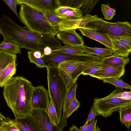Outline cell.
I'll return each instance as SVG.
<instances>
[{
    "mask_svg": "<svg viewBox=\"0 0 131 131\" xmlns=\"http://www.w3.org/2000/svg\"><path fill=\"white\" fill-rule=\"evenodd\" d=\"M102 65L104 67L103 70L90 76L102 80L107 78H120L124 74L125 66L116 67L103 64Z\"/></svg>",
    "mask_w": 131,
    "mask_h": 131,
    "instance_id": "cell-12",
    "label": "cell"
},
{
    "mask_svg": "<svg viewBox=\"0 0 131 131\" xmlns=\"http://www.w3.org/2000/svg\"><path fill=\"white\" fill-rule=\"evenodd\" d=\"M16 55L11 54L0 50V77L3 70L9 63L16 61Z\"/></svg>",
    "mask_w": 131,
    "mask_h": 131,
    "instance_id": "cell-22",
    "label": "cell"
},
{
    "mask_svg": "<svg viewBox=\"0 0 131 131\" xmlns=\"http://www.w3.org/2000/svg\"><path fill=\"white\" fill-rule=\"evenodd\" d=\"M104 68V67L100 60L96 64L86 69L81 74L83 75H89L90 76L103 70Z\"/></svg>",
    "mask_w": 131,
    "mask_h": 131,
    "instance_id": "cell-30",
    "label": "cell"
},
{
    "mask_svg": "<svg viewBox=\"0 0 131 131\" xmlns=\"http://www.w3.org/2000/svg\"><path fill=\"white\" fill-rule=\"evenodd\" d=\"M52 51L59 52L73 55H81L85 53L84 51L81 47H74L66 45L61 46L59 49L52 50Z\"/></svg>",
    "mask_w": 131,
    "mask_h": 131,
    "instance_id": "cell-24",
    "label": "cell"
},
{
    "mask_svg": "<svg viewBox=\"0 0 131 131\" xmlns=\"http://www.w3.org/2000/svg\"><path fill=\"white\" fill-rule=\"evenodd\" d=\"M123 88H116L112 93L102 98H95L93 105L97 111V115H101L105 118L110 116L115 112L122 107L131 105V100H124L116 97L117 94L123 92Z\"/></svg>",
    "mask_w": 131,
    "mask_h": 131,
    "instance_id": "cell-5",
    "label": "cell"
},
{
    "mask_svg": "<svg viewBox=\"0 0 131 131\" xmlns=\"http://www.w3.org/2000/svg\"><path fill=\"white\" fill-rule=\"evenodd\" d=\"M46 68L49 96L56 110L59 128L68 89L65 82L59 74L58 66L50 63Z\"/></svg>",
    "mask_w": 131,
    "mask_h": 131,
    "instance_id": "cell-2",
    "label": "cell"
},
{
    "mask_svg": "<svg viewBox=\"0 0 131 131\" xmlns=\"http://www.w3.org/2000/svg\"><path fill=\"white\" fill-rule=\"evenodd\" d=\"M34 54L35 57L37 58H41L44 55L43 52L39 51H34Z\"/></svg>",
    "mask_w": 131,
    "mask_h": 131,
    "instance_id": "cell-42",
    "label": "cell"
},
{
    "mask_svg": "<svg viewBox=\"0 0 131 131\" xmlns=\"http://www.w3.org/2000/svg\"><path fill=\"white\" fill-rule=\"evenodd\" d=\"M0 50L13 54H21L20 48L15 43L7 42L4 40L0 43Z\"/></svg>",
    "mask_w": 131,
    "mask_h": 131,
    "instance_id": "cell-23",
    "label": "cell"
},
{
    "mask_svg": "<svg viewBox=\"0 0 131 131\" xmlns=\"http://www.w3.org/2000/svg\"><path fill=\"white\" fill-rule=\"evenodd\" d=\"M94 59L89 60H71L58 65V68L59 74L65 82L68 89L73 82L77 81L83 72L97 63L96 60Z\"/></svg>",
    "mask_w": 131,
    "mask_h": 131,
    "instance_id": "cell-4",
    "label": "cell"
},
{
    "mask_svg": "<svg viewBox=\"0 0 131 131\" xmlns=\"http://www.w3.org/2000/svg\"><path fill=\"white\" fill-rule=\"evenodd\" d=\"M118 112L119 113L121 122L129 130L131 123V105L122 107Z\"/></svg>",
    "mask_w": 131,
    "mask_h": 131,
    "instance_id": "cell-21",
    "label": "cell"
},
{
    "mask_svg": "<svg viewBox=\"0 0 131 131\" xmlns=\"http://www.w3.org/2000/svg\"><path fill=\"white\" fill-rule=\"evenodd\" d=\"M19 18L17 9V0H3Z\"/></svg>",
    "mask_w": 131,
    "mask_h": 131,
    "instance_id": "cell-35",
    "label": "cell"
},
{
    "mask_svg": "<svg viewBox=\"0 0 131 131\" xmlns=\"http://www.w3.org/2000/svg\"><path fill=\"white\" fill-rule=\"evenodd\" d=\"M72 29L59 31L56 35L57 38L65 45L74 47H80L84 45L83 39L76 31Z\"/></svg>",
    "mask_w": 131,
    "mask_h": 131,
    "instance_id": "cell-11",
    "label": "cell"
},
{
    "mask_svg": "<svg viewBox=\"0 0 131 131\" xmlns=\"http://www.w3.org/2000/svg\"><path fill=\"white\" fill-rule=\"evenodd\" d=\"M101 63L103 64L116 67L125 66L128 63L129 59L128 57H123L113 54L100 58Z\"/></svg>",
    "mask_w": 131,
    "mask_h": 131,
    "instance_id": "cell-17",
    "label": "cell"
},
{
    "mask_svg": "<svg viewBox=\"0 0 131 131\" xmlns=\"http://www.w3.org/2000/svg\"><path fill=\"white\" fill-rule=\"evenodd\" d=\"M104 83H108L113 85L116 88L129 89L131 90V86L125 83L120 78H110L103 79L102 80Z\"/></svg>",
    "mask_w": 131,
    "mask_h": 131,
    "instance_id": "cell-26",
    "label": "cell"
},
{
    "mask_svg": "<svg viewBox=\"0 0 131 131\" xmlns=\"http://www.w3.org/2000/svg\"><path fill=\"white\" fill-rule=\"evenodd\" d=\"M49 97L48 91L43 85L34 87L31 101L32 110L42 109L48 113L50 102Z\"/></svg>",
    "mask_w": 131,
    "mask_h": 131,
    "instance_id": "cell-9",
    "label": "cell"
},
{
    "mask_svg": "<svg viewBox=\"0 0 131 131\" xmlns=\"http://www.w3.org/2000/svg\"><path fill=\"white\" fill-rule=\"evenodd\" d=\"M98 57L93 54L86 53L73 55L59 52L52 51L50 54L44 55L41 58L47 66L51 63L58 66L60 63L67 61L73 60H89Z\"/></svg>",
    "mask_w": 131,
    "mask_h": 131,
    "instance_id": "cell-7",
    "label": "cell"
},
{
    "mask_svg": "<svg viewBox=\"0 0 131 131\" xmlns=\"http://www.w3.org/2000/svg\"><path fill=\"white\" fill-rule=\"evenodd\" d=\"M30 115L35 121L40 131H58L51 123L48 113L40 109L32 110Z\"/></svg>",
    "mask_w": 131,
    "mask_h": 131,
    "instance_id": "cell-10",
    "label": "cell"
},
{
    "mask_svg": "<svg viewBox=\"0 0 131 131\" xmlns=\"http://www.w3.org/2000/svg\"><path fill=\"white\" fill-rule=\"evenodd\" d=\"M77 85L76 81L74 82L68 89L64 101L61 120L59 126L60 131H62L63 128L67 125L68 110L72 100L76 97V92Z\"/></svg>",
    "mask_w": 131,
    "mask_h": 131,
    "instance_id": "cell-14",
    "label": "cell"
},
{
    "mask_svg": "<svg viewBox=\"0 0 131 131\" xmlns=\"http://www.w3.org/2000/svg\"><path fill=\"white\" fill-rule=\"evenodd\" d=\"M77 29L83 35L96 41L104 45L107 48H110L113 50L111 41L107 34L100 32L84 27L78 28Z\"/></svg>",
    "mask_w": 131,
    "mask_h": 131,
    "instance_id": "cell-13",
    "label": "cell"
},
{
    "mask_svg": "<svg viewBox=\"0 0 131 131\" xmlns=\"http://www.w3.org/2000/svg\"><path fill=\"white\" fill-rule=\"evenodd\" d=\"M99 1V0H87L81 9L82 13L88 14L89 13L92 12Z\"/></svg>",
    "mask_w": 131,
    "mask_h": 131,
    "instance_id": "cell-33",
    "label": "cell"
},
{
    "mask_svg": "<svg viewBox=\"0 0 131 131\" xmlns=\"http://www.w3.org/2000/svg\"><path fill=\"white\" fill-rule=\"evenodd\" d=\"M44 12L48 21L55 29L61 21L62 18L57 15L54 11L47 10Z\"/></svg>",
    "mask_w": 131,
    "mask_h": 131,
    "instance_id": "cell-27",
    "label": "cell"
},
{
    "mask_svg": "<svg viewBox=\"0 0 131 131\" xmlns=\"http://www.w3.org/2000/svg\"><path fill=\"white\" fill-rule=\"evenodd\" d=\"M81 47L83 49L85 53L96 55L100 58H103L112 55L113 50L109 48H92L83 45Z\"/></svg>",
    "mask_w": 131,
    "mask_h": 131,
    "instance_id": "cell-19",
    "label": "cell"
},
{
    "mask_svg": "<svg viewBox=\"0 0 131 131\" xmlns=\"http://www.w3.org/2000/svg\"><path fill=\"white\" fill-rule=\"evenodd\" d=\"M39 8L44 12L49 10L54 11L60 6L58 0H35Z\"/></svg>",
    "mask_w": 131,
    "mask_h": 131,
    "instance_id": "cell-20",
    "label": "cell"
},
{
    "mask_svg": "<svg viewBox=\"0 0 131 131\" xmlns=\"http://www.w3.org/2000/svg\"><path fill=\"white\" fill-rule=\"evenodd\" d=\"M34 87L30 81L20 76L12 77L4 86L5 100L15 116H23L31 113Z\"/></svg>",
    "mask_w": 131,
    "mask_h": 131,
    "instance_id": "cell-1",
    "label": "cell"
},
{
    "mask_svg": "<svg viewBox=\"0 0 131 131\" xmlns=\"http://www.w3.org/2000/svg\"><path fill=\"white\" fill-rule=\"evenodd\" d=\"M83 27L113 36L131 35V25L128 21L110 23L98 17L85 24Z\"/></svg>",
    "mask_w": 131,
    "mask_h": 131,
    "instance_id": "cell-6",
    "label": "cell"
},
{
    "mask_svg": "<svg viewBox=\"0 0 131 131\" xmlns=\"http://www.w3.org/2000/svg\"><path fill=\"white\" fill-rule=\"evenodd\" d=\"M107 34L114 48L113 54L128 57L131 52V35L113 36Z\"/></svg>",
    "mask_w": 131,
    "mask_h": 131,
    "instance_id": "cell-8",
    "label": "cell"
},
{
    "mask_svg": "<svg viewBox=\"0 0 131 131\" xmlns=\"http://www.w3.org/2000/svg\"><path fill=\"white\" fill-rule=\"evenodd\" d=\"M19 17L21 22L31 31L54 36L57 33L47 19L44 12L21 4Z\"/></svg>",
    "mask_w": 131,
    "mask_h": 131,
    "instance_id": "cell-3",
    "label": "cell"
},
{
    "mask_svg": "<svg viewBox=\"0 0 131 131\" xmlns=\"http://www.w3.org/2000/svg\"><path fill=\"white\" fill-rule=\"evenodd\" d=\"M54 12L61 18L67 20L80 19L83 17L80 9L68 6H60Z\"/></svg>",
    "mask_w": 131,
    "mask_h": 131,
    "instance_id": "cell-15",
    "label": "cell"
},
{
    "mask_svg": "<svg viewBox=\"0 0 131 131\" xmlns=\"http://www.w3.org/2000/svg\"><path fill=\"white\" fill-rule=\"evenodd\" d=\"M97 119L95 121V119H94L90 121L88 124V127L87 131H96L98 129L96 128V124ZM98 130H99L98 129Z\"/></svg>",
    "mask_w": 131,
    "mask_h": 131,
    "instance_id": "cell-39",
    "label": "cell"
},
{
    "mask_svg": "<svg viewBox=\"0 0 131 131\" xmlns=\"http://www.w3.org/2000/svg\"><path fill=\"white\" fill-rule=\"evenodd\" d=\"M130 90L129 91H124L116 94L115 97L123 100H131Z\"/></svg>",
    "mask_w": 131,
    "mask_h": 131,
    "instance_id": "cell-37",
    "label": "cell"
},
{
    "mask_svg": "<svg viewBox=\"0 0 131 131\" xmlns=\"http://www.w3.org/2000/svg\"><path fill=\"white\" fill-rule=\"evenodd\" d=\"M69 130L70 131H79V129L75 125H73L70 128Z\"/></svg>",
    "mask_w": 131,
    "mask_h": 131,
    "instance_id": "cell-44",
    "label": "cell"
},
{
    "mask_svg": "<svg viewBox=\"0 0 131 131\" xmlns=\"http://www.w3.org/2000/svg\"><path fill=\"white\" fill-rule=\"evenodd\" d=\"M15 117L14 119L19 131H40L30 114L23 116Z\"/></svg>",
    "mask_w": 131,
    "mask_h": 131,
    "instance_id": "cell-16",
    "label": "cell"
},
{
    "mask_svg": "<svg viewBox=\"0 0 131 131\" xmlns=\"http://www.w3.org/2000/svg\"><path fill=\"white\" fill-rule=\"evenodd\" d=\"M101 11L104 16V18L106 20H111L115 15V9L110 7L108 4H102L101 5Z\"/></svg>",
    "mask_w": 131,
    "mask_h": 131,
    "instance_id": "cell-29",
    "label": "cell"
},
{
    "mask_svg": "<svg viewBox=\"0 0 131 131\" xmlns=\"http://www.w3.org/2000/svg\"><path fill=\"white\" fill-rule=\"evenodd\" d=\"M52 51V49L48 46L46 47L43 49V53L45 55H48L50 54Z\"/></svg>",
    "mask_w": 131,
    "mask_h": 131,
    "instance_id": "cell-41",
    "label": "cell"
},
{
    "mask_svg": "<svg viewBox=\"0 0 131 131\" xmlns=\"http://www.w3.org/2000/svg\"><path fill=\"white\" fill-rule=\"evenodd\" d=\"M97 111L94 105H92L90 113L86 119V122H89L92 120L95 119L97 115Z\"/></svg>",
    "mask_w": 131,
    "mask_h": 131,
    "instance_id": "cell-38",
    "label": "cell"
},
{
    "mask_svg": "<svg viewBox=\"0 0 131 131\" xmlns=\"http://www.w3.org/2000/svg\"><path fill=\"white\" fill-rule=\"evenodd\" d=\"M9 117H5L0 112V131L2 127L8 120Z\"/></svg>",
    "mask_w": 131,
    "mask_h": 131,
    "instance_id": "cell-40",
    "label": "cell"
},
{
    "mask_svg": "<svg viewBox=\"0 0 131 131\" xmlns=\"http://www.w3.org/2000/svg\"><path fill=\"white\" fill-rule=\"evenodd\" d=\"M15 61L8 64L3 70L0 77V87H3L14 75L16 71Z\"/></svg>",
    "mask_w": 131,
    "mask_h": 131,
    "instance_id": "cell-18",
    "label": "cell"
},
{
    "mask_svg": "<svg viewBox=\"0 0 131 131\" xmlns=\"http://www.w3.org/2000/svg\"><path fill=\"white\" fill-rule=\"evenodd\" d=\"M87 0H58L60 6L80 8L85 4Z\"/></svg>",
    "mask_w": 131,
    "mask_h": 131,
    "instance_id": "cell-25",
    "label": "cell"
},
{
    "mask_svg": "<svg viewBox=\"0 0 131 131\" xmlns=\"http://www.w3.org/2000/svg\"><path fill=\"white\" fill-rule=\"evenodd\" d=\"M80 106V102L74 97L72 100L68 108L67 114V118L69 117L75 111L77 110Z\"/></svg>",
    "mask_w": 131,
    "mask_h": 131,
    "instance_id": "cell-34",
    "label": "cell"
},
{
    "mask_svg": "<svg viewBox=\"0 0 131 131\" xmlns=\"http://www.w3.org/2000/svg\"><path fill=\"white\" fill-rule=\"evenodd\" d=\"M48 113L51 123L53 126L57 128L58 131H59L56 110L54 105L51 100L49 106Z\"/></svg>",
    "mask_w": 131,
    "mask_h": 131,
    "instance_id": "cell-28",
    "label": "cell"
},
{
    "mask_svg": "<svg viewBox=\"0 0 131 131\" xmlns=\"http://www.w3.org/2000/svg\"><path fill=\"white\" fill-rule=\"evenodd\" d=\"M24 4L32 7L38 10H40L37 6L35 0H17V4Z\"/></svg>",
    "mask_w": 131,
    "mask_h": 131,
    "instance_id": "cell-36",
    "label": "cell"
},
{
    "mask_svg": "<svg viewBox=\"0 0 131 131\" xmlns=\"http://www.w3.org/2000/svg\"><path fill=\"white\" fill-rule=\"evenodd\" d=\"M34 51L31 50L28 52V56L30 62L34 63L40 68L46 67L47 66L41 58H37L34 56Z\"/></svg>",
    "mask_w": 131,
    "mask_h": 131,
    "instance_id": "cell-31",
    "label": "cell"
},
{
    "mask_svg": "<svg viewBox=\"0 0 131 131\" xmlns=\"http://www.w3.org/2000/svg\"><path fill=\"white\" fill-rule=\"evenodd\" d=\"M88 126V123L86 122L83 126L80 127L79 129V131H87Z\"/></svg>",
    "mask_w": 131,
    "mask_h": 131,
    "instance_id": "cell-43",
    "label": "cell"
},
{
    "mask_svg": "<svg viewBox=\"0 0 131 131\" xmlns=\"http://www.w3.org/2000/svg\"><path fill=\"white\" fill-rule=\"evenodd\" d=\"M0 131H19V130L15 119H12L9 118L3 126Z\"/></svg>",
    "mask_w": 131,
    "mask_h": 131,
    "instance_id": "cell-32",
    "label": "cell"
}]
</instances>
